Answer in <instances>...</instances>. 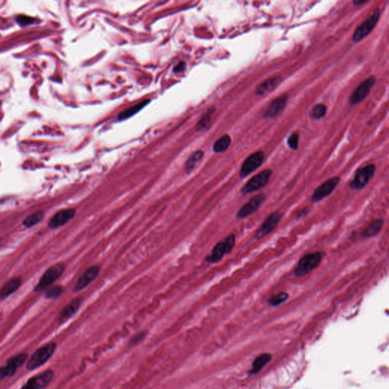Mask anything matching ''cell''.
I'll return each mask as SVG.
<instances>
[{"label": "cell", "instance_id": "25", "mask_svg": "<svg viewBox=\"0 0 389 389\" xmlns=\"http://www.w3.org/2000/svg\"><path fill=\"white\" fill-rule=\"evenodd\" d=\"M204 153L202 151H197L196 152H194L192 155L189 157L186 161V165H185V168H186V172L187 173H190L191 171L193 170V169L196 167V164L202 160L203 157Z\"/></svg>", "mask_w": 389, "mask_h": 389}, {"label": "cell", "instance_id": "24", "mask_svg": "<svg viewBox=\"0 0 389 389\" xmlns=\"http://www.w3.org/2000/svg\"><path fill=\"white\" fill-rule=\"evenodd\" d=\"M149 100H143V101L140 102L138 104L135 105L133 107H130V108L127 109V110H124V111L121 112L119 115H118V118L119 119H126L127 118L130 117V116H133L134 114L139 111L140 110L143 108L145 105L148 104L149 103Z\"/></svg>", "mask_w": 389, "mask_h": 389}, {"label": "cell", "instance_id": "11", "mask_svg": "<svg viewBox=\"0 0 389 389\" xmlns=\"http://www.w3.org/2000/svg\"><path fill=\"white\" fill-rule=\"evenodd\" d=\"M375 83L376 78L374 76L370 77L365 81H363L351 94V98H350L351 105L358 104L362 102L370 94V91L372 89Z\"/></svg>", "mask_w": 389, "mask_h": 389}, {"label": "cell", "instance_id": "18", "mask_svg": "<svg viewBox=\"0 0 389 389\" xmlns=\"http://www.w3.org/2000/svg\"><path fill=\"white\" fill-rule=\"evenodd\" d=\"M281 78L279 76L272 77L269 79L265 80L263 82L261 83L257 87H256V94L257 95H263L273 91L275 87L281 82Z\"/></svg>", "mask_w": 389, "mask_h": 389}, {"label": "cell", "instance_id": "31", "mask_svg": "<svg viewBox=\"0 0 389 389\" xmlns=\"http://www.w3.org/2000/svg\"><path fill=\"white\" fill-rule=\"evenodd\" d=\"M288 145L291 149H298L299 145V134L294 133L288 138Z\"/></svg>", "mask_w": 389, "mask_h": 389}, {"label": "cell", "instance_id": "15", "mask_svg": "<svg viewBox=\"0 0 389 389\" xmlns=\"http://www.w3.org/2000/svg\"><path fill=\"white\" fill-rule=\"evenodd\" d=\"M99 273H100V266L98 265H94V266L88 268L78 278L74 291L75 292H78V291L85 288L98 276Z\"/></svg>", "mask_w": 389, "mask_h": 389}, {"label": "cell", "instance_id": "26", "mask_svg": "<svg viewBox=\"0 0 389 389\" xmlns=\"http://www.w3.org/2000/svg\"><path fill=\"white\" fill-rule=\"evenodd\" d=\"M327 113V107L323 103H319L312 108L310 112V116L313 119H320L324 117Z\"/></svg>", "mask_w": 389, "mask_h": 389}, {"label": "cell", "instance_id": "19", "mask_svg": "<svg viewBox=\"0 0 389 389\" xmlns=\"http://www.w3.org/2000/svg\"><path fill=\"white\" fill-rule=\"evenodd\" d=\"M81 304V301L80 299L77 298L72 300V302L68 304L61 312L60 315H59V322L60 323L65 322V320H68L69 318L75 315L78 312Z\"/></svg>", "mask_w": 389, "mask_h": 389}, {"label": "cell", "instance_id": "32", "mask_svg": "<svg viewBox=\"0 0 389 389\" xmlns=\"http://www.w3.org/2000/svg\"><path fill=\"white\" fill-rule=\"evenodd\" d=\"M32 21V17H27V16H20L17 17V22H19L21 25H27L30 24Z\"/></svg>", "mask_w": 389, "mask_h": 389}, {"label": "cell", "instance_id": "7", "mask_svg": "<svg viewBox=\"0 0 389 389\" xmlns=\"http://www.w3.org/2000/svg\"><path fill=\"white\" fill-rule=\"evenodd\" d=\"M272 172L271 170H265L256 174L249 180L245 186L242 188L241 192L243 195L251 193L255 191L259 190L267 184L272 176Z\"/></svg>", "mask_w": 389, "mask_h": 389}, {"label": "cell", "instance_id": "10", "mask_svg": "<svg viewBox=\"0 0 389 389\" xmlns=\"http://www.w3.org/2000/svg\"><path fill=\"white\" fill-rule=\"evenodd\" d=\"M282 214L279 213L278 211L271 214L264 221L261 227L258 229L257 231L256 232V235H255V238L256 240H260V239L264 238V237L269 235L271 232H272L278 227V224H279L281 219H282Z\"/></svg>", "mask_w": 389, "mask_h": 389}, {"label": "cell", "instance_id": "1", "mask_svg": "<svg viewBox=\"0 0 389 389\" xmlns=\"http://www.w3.org/2000/svg\"><path fill=\"white\" fill-rule=\"evenodd\" d=\"M56 349V344L49 342L44 346L37 349L33 353L30 359L27 363V369L28 370H34L46 364L52 355H54Z\"/></svg>", "mask_w": 389, "mask_h": 389}, {"label": "cell", "instance_id": "13", "mask_svg": "<svg viewBox=\"0 0 389 389\" xmlns=\"http://www.w3.org/2000/svg\"><path fill=\"white\" fill-rule=\"evenodd\" d=\"M54 377L52 370H47L43 374L35 376L27 380L25 385L20 389H42L48 386Z\"/></svg>", "mask_w": 389, "mask_h": 389}, {"label": "cell", "instance_id": "21", "mask_svg": "<svg viewBox=\"0 0 389 389\" xmlns=\"http://www.w3.org/2000/svg\"><path fill=\"white\" fill-rule=\"evenodd\" d=\"M383 226V220L378 219L373 221L364 230L362 234L363 237L369 238V237H372L377 235L381 231Z\"/></svg>", "mask_w": 389, "mask_h": 389}, {"label": "cell", "instance_id": "16", "mask_svg": "<svg viewBox=\"0 0 389 389\" xmlns=\"http://www.w3.org/2000/svg\"><path fill=\"white\" fill-rule=\"evenodd\" d=\"M75 209H64L59 211L49 221V227L53 229L64 225L75 217Z\"/></svg>", "mask_w": 389, "mask_h": 389}, {"label": "cell", "instance_id": "34", "mask_svg": "<svg viewBox=\"0 0 389 389\" xmlns=\"http://www.w3.org/2000/svg\"><path fill=\"white\" fill-rule=\"evenodd\" d=\"M367 2H368V1H364V0H362V1H360V0H358V1H355V2H354V4H355V5H362V4L367 3Z\"/></svg>", "mask_w": 389, "mask_h": 389}, {"label": "cell", "instance_id": "2", "mask_svg": "<svg viewBox=\"0 0 389 389\" xmlns=\"http://www.w3.org/2000/svg\"><path fill=\"white\" fill-rule=\"evenodd\" d=\"M323 253H309L303 256L299 261L298 265L294 270L296 277H304L320 266L323 259Z\"/></svg>", "mask_w": 389, "mask_h": 389}, {"label": "cell", "instance_id": "17", "mask_svg": "<svg viewBox=\"0 0 389 389\" xmlns=\"http://www.w3.org/2000/svg\"><path fill=\"white\" fill-rule=\"evenodd\" d=\"M288 95L280 96L275 100H272L267 110L265 113V117L272 118L279 115L284 110L288 103Z\"/></svg>", "mask_w": 389, "mask_h": 389}, {"label": "cell", "instance_id": "6", "mask_svg": "<svg viewBox=\"0 0 389 389\" xmlns=\"http://www.w3.org/2000/svg\"><path fill=\"white\" fill-rule=\"evenodd\" d=\"M376 170L377 167L375 164H368L358 169L355 173V178L350 183V187L355 190L365 187L375 174Z\"/></svg>", "mask_w": 389, "mask_h": 389}, {"label": "cell", "instance_id": "23", "mask_svg": "<svg viewBox=\"0 0 389 389\" xmlns=\"http://www.w3.org/2000/svg\"><path fill=\"white\" fill-rule=\"evenodd\" d=\"M231 144V138L229 135H223L221 138H218L213 145V150L215 152L221 153L229 148Z\"/></svg>", "mask_w": 389, "mask_h": 389}, {"label": "cell", "instance_id": "29", "mask_svg": "<svg viewBox=\"0 0 389 389\" xmlns=\"http://www.w3.org/2000/svg\"><path fill=\"white\" fill-rule=\"evenodd\" d=\"M214 111H215V109L213 110H209L208 113L202 116V119L199 120V123H198V129H206L211 124V115Z\"/></svg>", "mask_w": 389, "mask_h": 389}, {"label": "cell", "instance_id": "33", "mask_svg": "<svg viewBox=\"0 0 389 389\" xmlns=\"http://www.w3.org/2000/svg\"><path fill=\"white\" fill-rule=\"evenodd\" d=\"M185 68V62H179L177 65L175 66L174 68V72H181L182 70L184 69Z\"/></svg>", "mask_w": 389, "mask_h": 389}, {"label": "cell", "instance_id": "12", "mask_svg": "<svg viewBox=\"0 0 389 389\" xmlns=\"http://www.w3.org/2000/svg\"><path fill=\"white\" fill-rule=\"evenodd\" d=\"M341 179L339 176H335V177L326 180L315 190L314 193L312 196V202H320V201L323 200L324 198L327 197L333 192L334 189L337 187Z\"/></svg>", "mask_w": 389, "mask_h": 389}, {"label": "cell", "instance_id": "27", "mask_svg": "<svg viewBox=\"0 0 389 389\" xmlns=\"http://www.w3.org/2000/svg\"><path fill=\"white\" fill-rule=\"evenodd\" d=\"M43 215H44V213L43 211H37L36 213L32 214L30 216L26 218L23 221V224L26 227H33V226L38 224L43 219Z\"/></svg>", "mask_w": 389, "mask_h": 389}, {"label": "cell", "instance_id": "4", "mask_svg": "<svg viewBox=\"0 0 389 389\" xmlns=\"http://www.w3.org/2000/svg\"><path fill=\"white\" fill-rule=\"evenodd\" d=\"M65 265L63 263L56 264L51 266L40 278L37 286L35 287L34 291L40 292L46 289L48 287L52 285V283L57 281L60 278L61 275L65 272Z\"/></svg>", "mask_w": 389, "mask_h": 389}, {"label": "cell", "instance_id": "30", "mask_svg": "<svg viewBox=\"0 0 389 389\" xmlns=\"http://www.w3.org/2000/svg\"><path fill=\"white\" fill-rule=\"evenodd\" d=\"M62 292H63V288L60 286H56L46 293V297L47 299L58 298L62 294Z\"/></svg>", "mask_w": 389, "mask_h": 389}, {"label": "cell", "instance_id": "5", "mask_svg": "<svg viewBox=\"0 0 389 389\" xmlns=\"http://www.w3.org/2000/svg\"><path fill=\"white\" fill-rule=\"evenodd\" d=\"M380 17V8H377L371 15L369 16L367 19L356 29L353 35V40L355 43L361 41L365 38L367 35L370 34L375 28Z\"/></svg>", "mask_w": 389, "mask_h": 389}, {"label": "cell", "instance_id": "3", "mask_svg": "<svg viewBox=\"0 0 389 389\" xmlns=\"http://www.w3.org/2000/svg\"><path fill=\"white\" fill-rule=\"evenodd\" d=\"M235 246V236L230 234L224 241L217 243L211 251V255L207 256V262L210 263H217L224 257V255L228 254L232 251Z\"/></svg>", "mask_w": 389, "mask_h": 389}, {"label": "cell", "instance_id": "22", "mask_svg": "<svg viewBox=\"0 0 389 389\" xmlns=\"http://www.w3.org/2000/svg\"><path fill=\"white\" fill-rule=\"evenodd\" d=\"M271 358H272V356L269 354H263V355H261L260 356L256 358L253 363L251 374H255L260 371L270 361Z\"/></svg>", "mask_w": 389, "mask_h": 389}, {"label": "cell", "instance_id": "28", "mask_svg": "<svg viewBox=\"0 0 389 389\" xmlns=\"http://www.w3.org/2000/svg\"><path fill=\"white\" fill-rule=\"evenodd\" d=\"M289 298V295L288 293L286 292H280L278 294H275V295L272 296L269 300V305L272 307H278L281 304H284L286 302L287 300Z\"/></svg>", "mask_w": 389, "mask_h": 389}, {"label": "cell", "instance_id": "8", "mask_svg": "<svg viewBox=\"0 0 389 389\" xmlns=\"http://www.w3.org/2000/svg\"><path fill=\"white\" fill-rule=\"evenodd\" d=\"M27 358L28 355L22 353L10 358L5 365L0 368V381H2L7 377L14 376L17 372V369L22 367L23 364L27 361Z\"/></svg>", "mask_w": 389, "mask_h": 389}, {"label": "cell", "instance_id": "20", "mask_svg": "<svg viewBox=\"0 0 389 389\" xmlns=\"http://www.w3.org/2000/svg\"><path fill=\"white\" fill-rule=\"evenodd\" d=\"M21 284H22V279L21 278H13L5 283L2 289L0 290V298H5L10 294L15 292L21 287Z\"/></svg>", "mask_w": 389, "mask_h": 389}, {"label": "cell", "instance_id": "14", "mask_svg": "<svg viewBox=\"0 0 389 389\" xmlns=\"http://www.w3.org/2000/svg\"><path fill=\"white\" fill-rule=\"evenodd\" d=\"M265 200V196L264 194H259L257 196L252 198L247 203L245 204L240 208L237 215V218L243 219L253 215L260 208Z\"/></svg>", "mask_w": 389, "mask_h": 389}, {"label": "cell", "instance_id": "9", "mask_svg": "<svg viewBox=\"0 0 389 389\" xmlns=\"http://www.w3.org/2000/svg\"><path fill=\"white\" fill-rule=\"evenodd\" d=\"M264 159H265V154L261 151L253 153L251 155L249 156L242 164L240 171V177L242 179L245 178L253 173L255 170H257L263 163Z\"/></svg>", "mask_w": 389, "mask_h": 389}]
</instances>
